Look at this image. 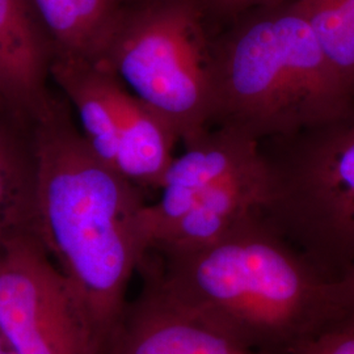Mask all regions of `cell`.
Wrapping results in <instances>:
<instances>
[{
	"label": "cell",
	"instance_id": "cell-20",
	"mask_svg": "<svg viewBox=\"0 0 354 354\" xmlns=\"http://www.w3.org/2000/svg\"><path fill=\"white\" fill-rule=\"evenodd\" d=\"M0 114H4V113H3V112H1V111H0Z\"/></svg>",
	"mask_w": 354,
	"mask_h": 354
},
{
	"label": "cell",
	"instance_id": "cell-4",
	"mask_svg": "<svg viewBox=\"0 0 354 354\" xmlns=\"http://www.w3.org/2000/svg\"><path fill=\"white\" fill-rule=\"evenodd\" d=\"M203 0L129 3L97 55L185 145L209 130L213 108L212 44Z\"/></svg>",
	"mask_w": 354,
	"mask_h": 354
},
{
	"label": "cell",
	"instance_id": "cell-8",
	"mask_svg": "<svg viewBox=\"0 0 354 354\" xmlns=\"http://www.w3.org/2000/svg\"><path fill=\"white\" fill-rule=\"evenodd\" d=\"M55 46L32 0H0V111L30 127L50 111Z\"/></svg>",
	"mask_w": 354,
	"mask_h": 354
},
{
	"label": "cell",
	"instance_id": "cell-7",
	"mask_svg": "<svg viewBox=\"0 0 354 354\" xmlns=\"http://www.w3.org/2000/svg\"><path fill=\"white\" fill-rule=\"evenodd\" d=\"M273 178L266 156L194 192L152 235L149 251L185 250L216 241L272 207Z\"/></svg>",
	"mask_w": 354,
	"mask_h": 354
},
{
	"label": "cell",
	"instance_id": "cell-2",
	"mask_svg": "<svg viewBox=\"0 0 354 354\" xmlns=\"http://www.w3.org/2000/svg\"><path fill=\"white\" fill-rule=\"evenodd\" d=\"M212 44V122L254 140L290 138L354 114V88L297 0L235 19Z\"/></svg>",
	"mask_w": 354,
	"mask_h": 354
},
{
	"label": "cell",
	"instance_id": "cell-12",
	"mask_svg": "<svg viewBox=\"0 0 354 354\" xmlns=\"http://www.w3.org/2000/svg\"><path fill=\"white\" fill-rule=\"evenodd\" d=\"M0 114V244L26 228H35L33 156L28 153Z\"/></svg>",
	"mask_w": 354,
	"mask_h": 354
},
{
	"label": "cell",
	"instance_id": "cell-15",
	"mask_svg": "<svg viewBox=\"0 0 354 354\" xmlns=\"http://www.w3.org/2000/svg\"><path fill=\"white\" fill-rule=\"evenodd\" d=\"M304 354H354V327L320 337Z\"/></svg>",
	"mask_w": 354,
	"mask_h": 354
},
{
	"label": "cell",
	"instance_id": "cell-19",
	"mask_svg": "<svg viewBox=\"0 0 354 354\" xmlns=\"http://www.w3.org/2000/svg\"><path fill=\"white\" fill-rule=\"evenodd\" d=\"M127 4H129V3H133V1H138V0H127Z\"/></svg>",
	"mask_w": 354,
	"mask_h": 354
},
{
	"label": "cell",
	"instance_id": "cell-10",
	"mask_svg": "<svg viewBox=\"0 0 354 354\" xmlns=\"http://www.w3.org/2000/svg\"><path fill=\"white\" fill-rule=\"evenodd\" d=\"M115 169L138 187L159 188L174 160L175 131L120 82Z\"/></svg>",
	"mask_w": 354,
	"mask_h": 354
},
{
	"label": "cell",
	"instance_id": "cell-13",
	"mask_svg": "<svg viewBox=\"0 0 354 354\" xmlns=\"http://www.w3.org/2000/svg\"><path fill=\"white\" fill-rule=\"evenodd\" d=\"M329 64L354 88V20L345 0H297Z\"/></svg>",
	"mask_w": 354,
	"mask_h": 354
},
{
	"label": "cell",
	"instance_id": "cell-6",
	"mask_svg": "<svg viewBox=\"0 0 354 354\" xmlns=\"http://www.w3.org/2000/svg\"><path fill=\"white\" fill-rule=\"evenodd\" d=\"M282 163L266 159L274 198L326 248L354 259V114L297 136Z\"/></svg>",
	"mask_w": 354,
	"mask_h": 354
},
{
	"label": "cell",
	"instance_id": "cell-18",
	"mask_svg": "<svg viewBox=\"0 0 354 354\" xmlns=\"http://www.w3.org/2000/svg\"><path fill=\"white\" fill-rule=\"evenodd\" d=\"M345 3H346V6H348L349 11H351V13H352V16H353L354 20V0H345Z\"/></svg>",
	"mask_w": 354,
	"mask_h": 354
},
{
	"label": "cell",
	"instance_id": "cell-3",
	"mask_svg": "<svg viewBox=\"0 0 354 354\" xmlns=\"http://www.w3.org/2000/svg\"><path fill=\"white\" fill-rule=\"evenodd\" d=\"M158 252L165 268L152 288L247 346L294 332L322 297L311 274L257 216L216 241Z\"/></svg>",
	"mask_w": 354,
	"mask_h": 354
},
{
	"label": "cell",
	"instance_id": "cell-9",
	"mask_svg": "<svg viewBox=\"0 0 354 354\" xmlns=\"http://www.w3.org/2000/svg\"><path fill=\"white\" fill-rule=\"evenodd\" d=\"M105 354H256L250 346L190 317L151 285L124 314Z\"/></svg>",
	"mask_w": 354,
	"mask_h": 354
},
{
	"label": "cell",
	"instance_id": "cell-11",
	"mask_svg": "<svg viewBox=\"0 0 354 354\" xmlns=\"http://www.w3.org/2000/svg\"><path fill=\"white\" fill-rule=\"evenodd\" d=\"M55 46V57L93 59L127 0H32Z\"/></svg>",
	"mask_w": 354,
	"mask_h": 354
},
{
	"label": "cell",
	"instance_id": "cell-5",
	"mask_svg": "<svg viewBox=\"0 0 354 354\" xmlns=\"http://www.w3.org/2000/svg\"><path fill=\"white\" fill-rule=\"evenodd\" d=\"M0 326L19 354H105L35 228L0 244Z\"/></svg>",
	"mask_w": 354,
	"mask_h": 354
},
{
	"label": "cell",
	"instance_id": "cell-16",
	"mask_svg": "<svg viewBox=\"0 0 354 354\" xmlns=\"http://www.w3.org/2000/svg\"><path fill=\"white\" fill-rule=\"evenodd\" d=\"M0 354H19L15 349L12 342L7 337L3 327L0 326Z\"/></svg>",
	"mask_w": 354,
	"mask_h": 354
},
{
	"label": "cell",
	"instance_id": "cell-14",
	"mask_svg": "<svg viewBox=\"0 0 354 354\" xmlns=\"http://www.w3.org/2000/svg\"><path fill=\"white\" fill-rule=\"evenodd\" d=\"M206 10L222 16L238 19L245 13L252 12L260 8L273 7L282 4L286 0H203Z\"/></svg>",
	"mask_w": 354,
	"mask_h": 354
},
{
	"label": "cell",
	"instance_id": "cell-17",
	"mask_svg": "<svg viewBox=\"0 0 354 354\" xmlns=\"http://www.w3.org/2000/svg\"><path fill=\"white\" fill-rule=\"evenodd\" d=\"M342 291L344 297H345V299H346V302H349V304L353 307L354 313V266L353 269H352V273L349 276V279L345 282V288Z\"/></svg>",
	"mask_w": 354,
	"mask_h": 354
},
{
	"label": "cell",
	"instance_id": "cell-1",
	"mask_svg": "<svg viewBox=\"0 0 354 354\" xmlns=\"http://www.w3.org/2000/svg\"><path fill=\"white\" fill-rule=\"evenodd\" d=\"M53 102L33 124L35 230L83 306L105 353L146 256L138 185L105 165Z\"/></svg>",
	"mask_w": 354,
	"mask_h": 354
}]
</instances>
